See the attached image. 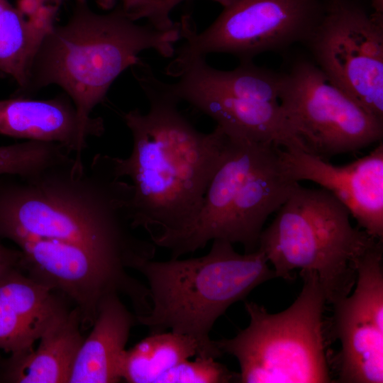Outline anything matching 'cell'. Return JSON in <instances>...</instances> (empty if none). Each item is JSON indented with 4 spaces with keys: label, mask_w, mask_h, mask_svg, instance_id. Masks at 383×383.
I'll return each mask as SVG.
<instances>
[{
    "label": "cell",
    "mask_w": 383,
    "mask_h": 383,
    "mask_svg": "<svg viewBox=\"0 0 383 383\" xmlns=\"http://www.w3.org/2000/svg\"><path fill=\"white\" fill-rule=\"evenodd\" d=\"M20 178L0 184L1 238L70 243L126 268L154 257L155 244L131 232V187L111 155L98 153L89 165L73 157Z\"/></svg>",
    "instance_id": "7a4b0ae2"
},
{
    "label": "cell",
    "mask_w": 383,
    "mask_h": 383,
    "mask_svg": "<svg viewBox=\"0 0 383 383\" xmlns=\"http://www.w3.org/2000/svg\"><path fill=\"white\" fill-rule=\"evenodd\" d=\"M138 323L119 294L101 301L91 330L77 355L70 383H115L122 380L121 360L130 331Z\"/></svg>",
    "instance_id": "ac0fdd59"
},
{
    "label": "cell",
    "mask_w": 383,
    "mask_h": 383,
    "mask_svg": "<svg viewBox=\"0 0 383 383\" xmlns=\"http://www.w3.org/2000/svg\"><path fill=\"white\" fill-rule=\"evenodd\" d=\"M97 1L99 5L101 6L102 7L106 8V9H110V8L111 9L116 5V3L118 1H121L122 0H97Z\"/></svg>",
    "instance_id": "484cf974"
},
{
    "label": "cell",
    "mask_w": 383,
    "mask_h": 383,
    "mask_svg": "<svg viewBox=\"0 0 383 383\" xmlns=\"http://www.w3.org/2000/svg\"><path fill=\"white\" fill-rule=\"evenodd\" d=\"M163 84L179 102L210 116L228 136L306 152L279 102L236 97L178 80Z\"/></svg>",
    "instance_id": "5bb4252c"
},
{
    "label": "cell",
    "mask_w": 383,
    "mask_h": 383,
    "mask_svg": "<svg viewBox=\"0 0 383 383\" xmlns=\"http://www.w3.org/2000/svg\"><path fill=\"white\" fill-rule=\"evenodd\" d=\"M239 373L209 355H196L194 361L185 360L162 375L157 383H228L238 382Z\"/></svg>",
    "instance_id": "7402d4cb"
},
{
    "label": "cell",
    "mask_w": 383,
    "mask_h": 383,
    "mask_svg": "<svg viewBox=\"0 0 383 383\" xmlns=\"http://www.w3.org/2000/svg\"><path fill=\"white\" fill-rule=\"evenodd\" d=\"M201 257L167 261L143 260L134 265L146 279L150 310L136 315L150 333L170 331L213 342L209 333L234 303L260 284L277 277L259 249L240 254L230 242L214 240Z\"/></svg>",
    "instance_id": "277c9868"
},
{
    "label": "cell",
    "mask_w": 383,
    "mask_h": 383,
    "mask_svg": "<svg viewBox=\"0 0 383 383\" xmlns=\"http://www.w3.org/2000/svg\"><path fill=\"white\" fill-rule=\"evenodd\" d=\"M282 149L274 143L228 136L225 156L195 218L155 245L168 250L171 258L194 252L214 240L240 243L245 252L256 250L266 220L299 184L290 176Z\"/></svg>",
    "instance_id": "5b68a950"
},
{
    "label": "cell",
    "mask_w": 383,
    "mask_h": 383,
    "mask_svg": "<svg viewBox=\"0 0 383 383\" xmlns=\"http://www.w3.org/2000/svg\"><path fill=\"white\" fill-rule=\"evenodd\" d=\"M64 145L52 142L26 140L0 145V176L28 177L72 158Z\"/></svg>",
    "instance_id": "44dd1931"
},
{
    "label": "cell",
    "mask_w": 383,
    "mask_h": 383,
    "mask_svg": "<svg viewBox=\"0 0 383 383\" xmlns=\"http://www.w3.org/2000/svg\"><path fill=\"white\" fill-rule=\"evenodd\" d=\"M323 11L321 0H235L204 30L190 15L179 22L184 43L177 55L225 53L243 61L306 43Z\"/></svg>",
    "instance_id": "9c48e42d"
},
{
    "label": "cell",
    "mask_w": 383,
    "mask_h": 383,
    "mask_svg": "<svg viewBox=\"0 0 383 383\" xmlns=\"http://www.w3.org/2000/svg\"><path fill=\"white\" fill-rule=\"evenodd\" d=\"M304 284L293 304L270 313L245 301L248 326L232 338L214 340L238 360L241 383H326L331 379L323 315L327 303L318 276L301 272Z\"/></svg>",
    "instance_id": "52a82bcc"
},
{
    "label": "cell",
    "mask_w": 383,
    "mask_h": 383,
    "mask_svg": "<svg viewBox=\"0 0 383 383\" xmlns=\"http://www.w3.org/2000/svg\"><path fill=\"white\" fill-rule=\"evenodd\" d=\"M41 1L44 2L45 0H40ZM59 1H61V0H59Z\"/></svg>",
    "instance_id": "4316f807"
},
{
    "label": "cell",
    "mask_w": 383,
    "mask_h": 383,
    "mask_svg": "<svg viewBox=\"0 0 383 383\" xmlns=\"http://www.w3.org/2000/svg\"><path fill=\"white\" fill-rule=\"evenodd\" d=\"M306 44L331 83L383 121V15L357 0H326Z\"/></svg>",
    "instance_id": "ba28073f"
},
{
    "label": "cell",
    "mask_w": 383,
    "mask_h": 383,
    "mask_svg": "<svg viewBox=\"0 0 383 383\" xmlns=\"http://www.w3.org/2000/svg\"><path fill=\"white\" fill-rule=\"evenodd\" d=\"M44 3L40 0H19L18 9L25 15H33Z\"/></svg>",
    "instance_id": "d4e9b609"
},
{
    "label": "cell",
    "mask_w": 383,
    "mask_h": 383,
    "mask_svg": "<svg viewBox=\"0 0 383 383\" xmlns=\"http://www.w3.org/2000/svg\"><path fill=\"white\" fill-rule=\"evenodd\" d=\"M131 70L149 110L123 113L132 150L127 157L111 158L116 175L129 180L131 187L128 209L133 228L145 230L155 245L195 218L225 156L228 136L218 125L210 133L198 131L146 62L140 60Z\"/></svg>",
    "instance_id": "6da1fadb"
},
{
    "label": "cell",
    "mask_w": 383,
    "mask_h": 383,
    "mask_svg": "<svg viewBox=\"0 0 383 383\" xmlns=\"http://www.w3.org/2000/svg\"><path fill=\"white\" fill-rule=\"evenodd\" d=\"M49 31L36 28L9 0H0V71L11 77L23 91L34 57Z\"/></svg>",
    "instance_id": "ffe728a7"
},
{
    "label": "cell",
    "mask_w": 383,
    "mask_h": 383,
    "mask_svg": "<svg viewBox=\"0 0 383 383\" xmlns=\"http://www.w3.org/2000/svg\"><path fill=\"white\" fill-rule=\"evenodd\" d=\"M21 267L35 280L65 295L79 311L82 330L96 318L99 304L109 294L127 296L136 314L149 312L148 287L126 268L84 247L55 240L21 239Z\"/></svg>",
    "instance_id": "8fae6325"
},
{
    "label": "cell",
    "mask_w": 383,
    "mask_h": 383,
    "mask_svg": "<svg viewBox=\"0 0 383 383\" xmlns=\"http://www.w3.org/2000/svg\"><path fill=\"white\" fill-rule=\"evenodd\" d=\"M187 0H122L121 4L133 20L145 18L154 27L166 30L175 24L171 17L172 11ZM227 6L235 0H212Z\"/></svg>",
    "instance_id": "603a6c76"
},
{
    "label": "cell",
    "mask_w": 383,
    "mask_h": 383,
    "mask_svg": "<svg viewBox=\"0 0 383 383\" xmlns=\"http://www.w3.org/2000/svg\"><path fill=\"white\" fill-rule=\"evenodd\" d=\"M0 133L61 144L75 153L77 161L82 160L89 138L67 94L50 99L18 96L0 100Z\"/></svg>",
    "instance_id": "e0dca14e"
},
{
    "label": "cell",
    "mask_w": 383,
    "mask_h": 383,
    "mask_svg": "<svg viewBox=\"0 0 383 383\" xmlns=\"http://www.w3.org/2000/svg\"><path fill=\"white\" fill-rule=\"evenodd\" d=\"M22 252L0 243V278L16 268H21Z\"/></svg>",
    "instance_id": "cb8c5ba5"
},
{
    "label": "cell",
    "mask_w": 383,
    "mask_h": 383,
    "mask_svg": "<svg viewBox=\"0 0 383 383\" xmlns=\"http://www.w3.org/2000/svg\"><path fill=\"white\" fill-rule=\"evenodd\" d=\"M276 212L262 230L257 249L273 265L277 277L292 279L296 269L312 272L327 303L349 295L360 257L379 240L353 227L348 210L321 187L299 184Z\"/></svg>",
    "instance_id": "8992f818"
},
{
    "label": "cell",
    "mask_w": 383,
    "mask_h": 383,
    "mask_svg": "<svg viewBox=\"0 0 383 383\" xmlns=\"http://www.w3.org/2000/svg\"><path fill=\"white\" fill-rule=\"evenodd\" d=\"M382 260L377 240L359 260L353 293L333 304L339 382H383Z\"/></svg>",
    "instance_id": "7c38bea8"
},
{
    "label": "cell",
    "mask_w": 383,
    "mask_h": 383,
    "mask_svg": "<svg viewBox=\"0 0 383 383\" xmlns=\"http://www.w3.org/2000/svg\"><path fill=\"white\" fill-rule=\"evenodd\" d=\"M50 287L21 268L0 278V349L10 354L34 348L50 323L67 309Z\"/></svg>",
    "instance_id": "9a60e30c"
},
{
    "label": "cell",
    "mask_w": 383,
    "mask_h": 383,
    "mask_svg": "<svg viewBox=\"0 0 383 383\" xmlns=\"http://www.w3.org/2000/svg\"><path fill=\"white\" fill-rule=\"evenodd\" d=\"M279 104L306 152L325 160L382 141L383 121L331 83L311 60H299L283 73Z\"/></svg>",
    "instance_id": "30bf717a"
},
{
    "label": "cell",
    "mask_w": 383,
    "mask_h": 383,
    "mask_svg": "<svg viewBox=\"0 0 383 383\" xmlns=\"http://www.w3.org/2000/svg\"><path fill=\"white\" fill-rule=\"evenodd\" d=\"M79 311L66 309L47 328L30 350L0 356L1 383L69 382L84 339Z\"/></svg>",
    "instance_id": "2e32d148"
},
{
    "label": "cell",
    "mask_w": 383,
    "mask_h": 383,
    "mask_svg": "<svg viewBox=\"0 0 383 383\" xmlns=\"http://www.w3.org/2000/svg\"><path fill=\"white\" fill-rule=\"evenodd\" d=\"M290 176L313 182L331 193L349 211L358 228L383 240V143L349 164L332 165L301 149H282Z\"/></svg>",
    "instance_id": "4fadbf2b"
},
{
    "label": "cell",
    "mask_w": 383,
    "mask_h": 383,
    "mask_svg": "<svg viewBox=\"0 0 383 383\" xmlns=\"http://www.w3.org/2000/svg\"><path fill=\"white\" fill-rule=\"evenodd\" d=\"M74 1L67 23L54 25L45 36L23 92L60 87L72 101L83 130L89 137H99L104 123L91 116L93 109L104 101L114 80L138 63L142 51L154 50L162 57H172L174 43L182 40L180 26L175 22L160 30L149 23H137L121 4L99 13L88 0Z\"/></svg>",
    "instance_id": "3957f363"
},
{
    "label": "cell",
    "mask_w": 383,
    "mask_h": 383,
    "mask_svg": "<svg viewBox=\"0 0 383 383\" xmlns=\"http://www.w3.org/2000/svg\"><path fill=\"white\" fill-rule=\"evenodd\" d=\"M199 355L216 359L223 355L214 340L206 344L172 331L150 334L125 350L121 360V378L129 383H157L176 365Z\"/></svg>",
    "instance_id": "d6986e66"
}]
</instances>
